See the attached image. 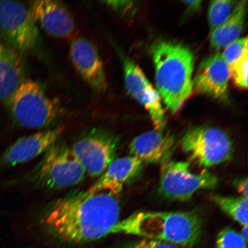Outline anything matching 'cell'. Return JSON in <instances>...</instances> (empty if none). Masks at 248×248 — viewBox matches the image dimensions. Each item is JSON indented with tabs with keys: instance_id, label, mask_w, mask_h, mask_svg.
Masks as SVG:
<instances>
[{
	"instance_id": "obj_1",
	"label": "cell",
	"mask_w": 248,
	"mask_h": 248,
	"mask_svg": "<svg viewBox=\"0 0 248 248\" xmlns=\"http://www.w3.org/2000/svg\"><path fill=\"white\" fill-rule=\"evenodd\" d=\"M120 212L115 195L88 190L56 201L46 210L42 222L62 239L85 243L113 233Z\"/></svg>"
},
{
	"instance_id": "obj_2",
	"label": "cell",
	"mask_w": 248,
	"mask_h": 248,
	"mask_svg": "<svg viewBox=\"0 0 248 248\" xmlns=\"http://www.w3.org/2000/svg\"><path fill=\"white\" fill-rule=\"evenodd\" d=\"M152 54L157 91L170 111L177 113L193 92V52L181 43L160 41Z\"/></svg>"
},
{
	"instance_id": "obj_3",
	"label": "cell",
	"mask_w": 248,
	"mask_h": 248,
	"mask_svg": "<svg viewBox=\"0 0 248 248\" xmlns=\"http://www.w3.org/2000/svg\"><path fill=\"white\" fill-rule=\"evenodd\" d=\"M138 235L190 248L200 240L202 221L197 212H138L120 221L113 233Z\"/></svg>"
},
{
	"instance_id": "obj_4",
	"label": "cell",
	"mask_w": 248,
	"mask_h": 248,
	"mask_svg": "<svg viewBox=\"0 0 248 248\" xmlns=\"http://www.w3.org/2000/svg\"><path fill=\"white\" fill-rule=\"evenodd\" d=\"M5 102L12 119L24 128H45L62 112L57 99L49 97L39 83L31 79H25Z\"/></svg>"
},
{
	"instance_id": "obj_5",
	"label": "cell",
	"mask_w": 248,
	"mask_h": 248,
	"mask_svg": "<svg viewBox=\"0 0 248 248\" xmlns=\"http://www.w3.org/2000/svg\"><path fill=\"white\" fill-rule=\"evenodd\" d=\"M0 39L21 55L33 54L41 46L38 26L22 3L0 1Z\"/></svg>"
},
{
	"instance_id": "obj_6",
	"label": "cell",
	"mask_w": 248,
	"mask_h": 248,
	"mask_svg": "<svg viewBox=\"0 0 248 248\" xmlns=\"http://www.w3.org/2000/svg\"><path fill=\"white\" fill-rule=\"evenodd\" d=\"M181 145L189 159L204 168L227 162L234 151L230 136L212 127L198 126L188 130L181 140Z\"/></svg>"
},
{
	"instance_id": "obj_7",
	"label": "cell",
	"mask_w": 248,
	"mask_h": 248,
	"mask_svg": "<svg viewBox=\"0 0 248 248\" xmlns=\"http://www.w3.org/2000/svg\"><path fill=\"white\" fill-rule=\"evenodd\" d=\"M86 172L71 148L54 144L47 151L33 173L34 181L49 189H62L78 185Z\"/></svg>"
},
{
	"instance_id": "obj_8",
	"label": "cell",
	"mask_w": 248,
	"mask_h": 248,
	"mask_svg": "<svg viewBox=\"0 0 248 248\" xmlns=\"http://www.w3.org/2000/svg\"><path fill=\"white\" fill-rule=\"evenodd\" d=\"M218 183L217 176L208 170L194 173L190 163L170 160L162 165L159 192L167 199L188 201L197 191L215 188Z\"/></svg>"
},
{
	"instance_id": "obj_9",
	"label": "cell",
	"mask_w": 248,
	"mask_h": 248,
	"mask_svg": "<svg viewBox=\"0 0 248 248\" xmlns=\"http://www.w3.org/2000/svg\"><path fill=\"white\" fill-rule=\"evenodd\" d=\"M117 138L102 130H94L78 140L71 148L74 156L92 177L101 176L114 159Z\"/></svg>"
},
{
	"instance_id": "obj_10",
	"label": "cell",
	"mask_w": 248,
	"mask_h": 248,
	"mask_svg": "<svg viewBox=\"0 0 248 248\" xmlns=\"http://www.w3.org/2000/svg\"><path fill=\"white\" fill-rule=\"evenodd\" d=\"M123 61L127 91L148 111L155 129L163 131L166 118L159 93L137 64L128 58L123 57Z\"/></svg>"
},
{
	"instance_id": "obj_11",
	"label": "cell",
	"mask_w": 248,
	"mask_h": 248,
	"mask_svg": "<svg viewBox=\"0 0 248 248\" xmlns=\"http://www.w3.org/2000/svg\"><path fill=\"white\" fill-rule=\"evenodd\" d=\"M70 57L77 73L92 89L97 92L106 91L108 82L103 62L91 42L83 38L73 39Z\"/></svg>"
},
{
	"instance_id": "obj_12",
	"label": "cell",
	"mask_w": 248,
	"mask_h": 248,
	"mask_svg": "<svg viewBox=\"0 0 248 248\" xmlns=\"http://www.w3.org/2000/svg\"><path fill=\"white\" fill-rule=\"evenodd\" d=\"M231 77L230 66L218 52L202 61L193 79V89L215 100L226 101Z\"/></svg>"
},
{
	"instance_id": "obj_13",
	"label": "cell",
	"mask_w": 248,
	"mask_h": 248,
	"mask_svg": "<svg viewBox=\"0 0 248 248\" xmlns=\"http://www.w3.org/2000/svg\"><path fill=\"white\" fill-rule=\"evenodd\" d=\"M29 9L36 24L54 38L70 39L76 26L73 16L61 2L51 0L30 2Z\"/></svg>"
},
{
	"instance_id": "obj_14",
	"label": "cell",
	"mask_w": 248,
	"mask_h": 248,
	"mask_svg": "<svg viewBox=\"0 0 248 248\" xmlns=\"http://www.w3.org/2000/svg\"><path fill=\"white\" fill-rule=\"evenodd\" d=\"M63 131L64 126H59L18 139L3 154L0 166L9 168L30 162L53 146Z\"/></svg>"
},
{
	"instance_id": "obj_15",
	"label": "cell",
	"mask_w": 248,
	"mask_h": 248,
	"mask_svg": "<svg viewBox=\"0 0 248 248\" xmlns=\"http://www.w3.org/2000/svg\"><path fill=\"white\" fill-rule=\"evenodd\" d=\"M175 139L171 135L164 134L162 131L155 129L142 133L133 140L129 145L131 156L138 158L142 162L161 164L170 161Z\"/></svg>"
},
{
	"instance_id": "obj_16",
	"label": "cell",
	"mask_w": 248,
	"mask_h": 248,
	"mask_svg": "<svg viewBox=\"0 0 248 248\" xmlns=\"http://www.w3.org/2000/svg\"><path fill=\"white\" fill-rule=\"evenodd\" d=\"M142 168L143 162L135 156L114 159L88 191L93 193L107 192L116 195L122 191L124 185L138 177Z\"/></svg>"
},
{
	"instance_id": "obj_17",
	"label": "cell",
	"mask_w": 248,
	"mask_h": 248,
	"mask_svg": "<svg viewBox=\"0 0 248 248\" xmlns=\"http://www.w3.org/2000/svg\"><path fill=\"white\" fill-rule=\"evenodd\" d=\"M22 55L0 39V100L11 97L25 79Z\"/></svg>"
},
{
	"instance_id": "obj_18",
	"label": "cell",
	"mask_w": 248,
	"mask_h": 248,
	"mask_svg": "<svg viewBox=\"0 0 248 248\" xmlns=\"http://www.w3.org/2000/svg\"><path fill=\"white\" fill-rule=\"evenodd\" d=\"M247 7V1H242L238 3L228 20L212 31L210 43L213 48L217 50L225 48L238 39L244 29Z\"/></svg>"
},
{
	"instance_id": "obj_19",
	"label": "cell",
	"mask_w": 248,
	"mask_h": 248,
	"mask_svg": "<svg viewBox=\"0 0 248 248\" xmlns=\"http://www.w3.org/2000/svg\"><path fill=\"white\" fill-rule=\"evenodd\" d=\"M213 200L217 206L241 225H248V198L215 195Z\"/></svg>"
},
{
	"instance_id": "obj_20",
	"label": "cell",
	"mask_w": 248,
	"mask_h": 248,
	"mask_svg": "<svg viewBox=\"0 0 248 248\" xmlns=\"http://www.w3.org/2000/svg\"><path fill=\"white\" fill-rule=\"evenodd\" d=\"M235 2L226 0L211 2L208 11V21L211 30L216 29L228 20L236 7Z\"/></svg>"
},
{
	"instance_id": "obj_21",
	"label": "cell",
	"mask_w": 248,
	"mask_h": 248,
	"mask_svg": "<svg viewBox=\"0 0 248 248\" xmlns=\"http://www.w3.org/2000/svg\"><path fill=\"white\" fill-rule=\"evenodd\" d=\"M217 248H247V243L234 229L226 228L220 232L216 240Z\"/></svg>"
},
{
	"instance_id": "obj_22",
	"label": "cell",
	"mask_w": 248,
	"mask_h": 248,
	"mask_svg": "<svg viewBox=\"0 0 248 248\" xmlns=\"http://www.w3.org/2000/svg\"><path fill=\"white\" fill-rule=\"evenodd\" d=\"M248 52L230 66L231 77L238 88H248Z\"/></svg>"
},
{
	"instance_id": "obj_23",
	"label": "cell",
	"mask_w": 248,
	"mask_h": 248,
	"mask_svg": "<svg viewBox=\"0 0 248 248\" xmlns=\"http://www.w3.org/2000/svg\"><path fill=\"white\" fill-rule=\"evenodd\" d=\"M248 52L247 38L235 40L226 46L221 54L223 58L229 66Z\"/></svg>"
},
{
	"instance_id": "obj_24",
	"label": "cell",
	"mask_w": 248,
	"mask_h": 248,
	"mask_svg": "<svg viewBox=\"0 0 248 248\" xmlns=\"http://www.w3.org/2000/svg\"><path fill=\"white\" fill-rule=\"evenodd\" d=\"M124 248H178L165 242L144 239L135 242Z\"/></svg>"
},
{
	"instance_id": "obj_25",
	"label": "cell",
	"mask_w": 248,
	"mask_h": 248,
	"mask_svg": "<svg viewBox=\"0 0 248 248\" xmlns=\"http://www.w3.org/2000/svg\"><path fill=\"white\" fill-rule=\"evenodd\" d=\"M104 3L108 7L123 14L129 12L134 6V2L129 1H108Z\"/></svg>"
},
{
	"instance_id": "obj_26",
	"label": "cell",
	"mask_w": 248,
	"mask_h": 248,
	"mask_svg": "<svg viewBox=\"0 0 248 248\" xmlns=\"http://www.w3.org/2000/svg\"><path fill=\"white\" fill-rule=\"evenodd\" d=\"M234 186L242 197L248 198V179L247 178L237 180Z\"/></svg>"
},
{
	"instance_id": "obj_27",
	"label": "cell",
	"mask_w": 248,
	"mask_h": 248,
	"mask_svg": "<svg viewBox=\"0 0 248 248\" xmlns=\"http://www.w3.org/2000/svg\"><path fill=\"white\" fill-rule=\"evenodd\" d=\"M186 5L187 6L189 9L191 10H197L199 9L201 5V1H186L184 2Z\"/></svg>"
},
{
	"instance_id": "obj_28",
	"label": "cell",
	"mask_w": 248,
	"mask_h": 248,
	"mask_svg": "<svg viewBox=\"0 0 248 248\" xmlns=\"http://www.w3.org/2000/svg\"><path fill=\"white\" fill-rule=\"evenodd\" d=\"M241 236L243 237L244 240L248 243V225L244 226L243 229L241 231L240 234Z\"/></svg>"
}]
</instances>
